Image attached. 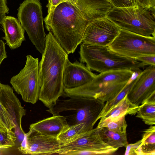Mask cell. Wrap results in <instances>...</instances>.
<instances>
[{"instance_id":"52a82bcc","label":"cell","mask_w":155,"mask_h":155,"mask_svg":"<svg viewBox=\"0 0 155 155\" xmlns=\"http://www.w3.org/2000/svg\"><path fill=\"white\" fill-rule=\"evenodd\" d=\"M18 10V19L21 25L37 50L42 54L45 48L46 35L40 2L38 0H26Z\"/></svg>"},{"instance_id":"277c9868","label":"cell","mask_w":155,"mask_h":155,"mask_svg":"<svg viewBox=\"0 0 155 155\" xmlns=\"http://www.w3.org/2000/svg\"><path fill=\"white\" fill-rule=\"evenodd\" d=\"M79 51L81 62L85 63L91 70L100 73L119 70H131L135 72L147 65L136 59L114 52L109 45L101 46L81 43Z\"/></svg>"},{"instance_id":"6da1fadb","label":"cell","mask_w":155,"mask_h":155,"mask_svg":"<svg viewBox=\"0 0 155 155\" xmlns=\"http://www.w3.org/2000/svg\"><path fill=\"white\" fill-rule=\"evenodd\" d=\"M39 63V100L48 109L64 94L62 78L68 54L50 32L46 35L45 50Z\"/></svg>"},{"instance_id":"d6a6232c","label":"cell","mask_w":155,"mask_h":155,"mask_svg":"<svg viewBox=\"0 0 155 155\" xmlns=\"http://www.w3.org/2000/svg\"><path fill=\"white\" fill-rule=\"evenodd\" d=\"M7 57L5 44L2 40H0V66L3 60Z\"/></svg>"},{"instance_id":"5bb4252c","label":"cell","mask_w":155,"mask_h":155,"mask_svg":"<svg viewBox=\"0 0 155 155\" xmlns=\"http://www.w3.org/2000/svg\"><path fill=\"white\" fill-rule=\"evenodd\" d=\"M0 102L7 112L16 132L24 136L25 133L21 126L23 117L26 110L14 93L12 87L8 84H1Z\"/></svg>"},{"instance_id":"1f68e13d","label":"cell","mask_w":155,"mask_h":155,"mask_svg":"<svg viewBox=\"0 0 155 155\" xmlns=\"http://www.w3.org/2000/svg\"><path fill=\"white\" fill-rule=\"evenodd\" d=\"M138 5L143 7L151 8L155 7V0H136Z\"/></svg>"},{"instance_id":"74e56055","label":"cell","mask_w":155,"mask_h":155,"mask_svg":"<svg viewBox=\"0 0 155 155\" xmlns=\"http://www.w3.org/2000/svg\"><path fill=\"white\" fill-rule=\"evenodd\" d=\"M1 83H0V93L1 92Z\"/></svg>"},{"instance_id":"5b68a950","label":"cell","mask_w":155,"mask_h":155,"mask_svg":"<svg viewBox=\"0 0 155 155\" xmlns=\"http://www.w3.org/2000/svg\"><path fill=\"white\" fill-rule=\"evenodd\" d=\"M57 101L56 104L47 111L53 115L61 112L71 111L65 116L69 125L84 124L89 130L93 128L105 102L98 99L82 97H69Z\"/></svg>"},{"instance_id":"484cf974","label":"cell","mask_w":155,"mask_h":155,"mask_svg":"<svg viewBox=\"0 0 155 155\" xmlns=\"http://www.w3.org/2000/svg\"><path fill=\"white\" fill-rule=\"evenodd\" d=\"M127 127L125 116H124L118 119L109 122L104 124L101 127H106L113 131L123 133H126Z\"/></svg>"},{"instance_id":"7c38bea8","label":"cell","mask_w":155,"mask_h":155,"mask_svg":"<svg viewBox=\"0 0 155 155\" xmlns=\"http://www.w3.org/2000/svg\"><path fill=\"white\" fill-rule=\"evenodd\" d=\"M62 144L57 137L42 135L29 130L24 135L19 151L22 154H58Z\"/></svg>"},{"instance_id":"d6986e66","label":"cell","mask_w":155,"mask_h":155,"mask_svg":"<svg viewBox=\"0 0 155 155\" xmlns=\"http://www.w3.org/2000/svg\"><path fill=\"white\" fill-rule=\"evenodd\" d=\"M140 107V105L132 103L128 99L127 94L105 115L100 119L97 127L101 128L104 124L127 114L135 115Z\"/></svg>"},{"instance_id":"ba28073f","label":"cell","mask_w":155,"mask_h":155,"mask_svg":"<svg viewBox=\"0 0 155 155\" xmlns=\"http://www.w3.org/2000/svg\"><path fill=\"white\" fill-rule=\"evenodd\" d=\"M10 82L24 101L35 104L39 99L40 88L38 59L30 55H27L24 67L17 74L12 76Z\"/></svg>"},{"instance_id":"2e32d148","label":"cell","mask_w":155,"mask_h":155,"mask_svg":"<svg viewBox=\"0 0 155 155\" xmlns=\"http://www.w3.org/2000/svg\"><path fill=\"white\" fill-rule=\"evenodd\" d=\"M77 7L85 19L90 22L107 17L114 7L110 0H78Z\"/></svg>"},{"instance_id":"f35d334b","label":"cell","mask_w":155,"mask_h":155,"mask_svg":"<svg viewBox=\"0 0 155 155\" xmlns=\"http://www.w3.org/2000/svg\"></svg>"},{"instance_id":"3957f363","label":"cell","mask_w":155,"mask_h":155,"mask_svg":"<svg viewBox=\"0 0 155 155\" xmlns=\"http://www.w3.org/2000/svg\"><path fill=\"white\" fill-rule=\"evenodd\" d=\"M135 73L131 70H125L100 73L83 85L64 89V94L68 97L94 98L105 102L118 95Z\"/></svg>"},{"instance_id":"d4e9b609","label":"cell","mask_w":155,"mask_h":155,"mask_svg":"<svg viewBox=\"0 0 155 155\" xmlns=\"http://www.w3.org/2000/svg\"><path fill=\"white\" fill-rule=\"evenodd\" d=\"M17 138L12 130H0V150L15 146Z\"/></svg>"},{"instance_id":"603a6c76","label":"cell","mask_w":155,"mask_h":155,"mask_svg":"<svg viewBox=\"0 0 155 155\" xmlns=\"http://www.w3.org/2000/svg\"><path fill=\"white\" fill-rule=\"evenodd\" d=\"M89 130L83 124L69 125L57 137L62 144L70 142L82 134Z\"/></svg>"},{"instance_id":"4fadbf2b","label":"cell","mask_w":155,"mask_h":155,"mask_svg":"<svg viewBox=\"0 0 155 155\" xmlns=\"http://www.w3.org/2000/svg\"><path fill=\"white\" fill-rule=\"evenodd\" d=\"M127 95L132 103L137 105L155 98V65H149L135 78Z\"/></svg>"},{"instance_id":"4316f807","label":"cell","mask_w":155,"mask_h":155,"mask_svg":"<svg viewBox=\"0 0 155 155\" xmlns=\"http://www.w3.org/2000/svg\"><path fill=\"white\" fill-rule=\"evenodd\" d=\"M0 119L7 130H12L15 128L7 112L0 102Z\"/></svg>"},{"instance_id":"83f0119b","label":"cell","mask_w":155,"mask_h":155,"mask_svg":"<svg viewBox=\"0 0 155 155\" xmlns=\"http://www.w3.org/2000/svg\"><path fill=\"white\" fill-rule=\"evenodd\" d=\"M114 7L125 8L134 6L137 5L136 0H110Z\"/></svg>"},{"instance_id":"9c48e42d","label":"cell","mask_w":155,"mask_h":155,"mask_svg":"<svg viewBox=\"0 0 155 155\" xmlns=\"http://www.w3.org/2000/svg\"><path fill=\"white\" fill-rule=\"evenodd\" d=\"M114 52L134 59L145 55H155V36H145L120 29L109 45Z\"/></svg>"},{"instance_id":"4dcf8cb0","label":"cell","mask_w":155,"mask_h":155,"mask_svg":"<svg viewBox=\"0 0 155 155\" xmlns=\"http://www.w3.org/2000/svg\"><path fill=\"white\" fill-rule=\"evenodd\" d=\"M66 2L65 0H48L47 5L48 14L54 10L59 5Z\"/></svg>"},{"instance_id":"ffe728a7","label":"cell","mask_w":155,"mask_h":155,"mask_svg":"<svg viewBox=\"0 0 155 155\" xmlns=\"http://www.w3.org/2000/svg\"><path fill=\"white\" fill-rule=\"evenodd\" d=\"M137 155H155V127L152 125L143 132Z\"/></svg>"},{"instance_id":"7402d4cb","label":"cell","mask_w":155,"mask_h":155,"mask_svg":"<svg viewBox=\"0 0 155 155\" xmlns=\"http://www.w3.org/2000/svg\"><path fill=\"white\" fill-rule=\"evenodd\" d=\"M136 117L142 119L146 124H155V98L149 99L140 105Z\"/></svg>"},{"instance_id":"7a4b0ae2","label":"cell","mask_w":155,"mask_h":155,"mask_svg":"<svg viewBox=\"0 0 155 155\" xmlns=\"http://www.w3.org/2000/svg\"><path fill=\"white\" fill-rule=\"evenodd\" d=\"M44 21L51 32L68 54L73 53L82 42L84 34L89 22L78 8L66 2L59 5Z\"/></svg>"},{"instance_id":"8fae6325","label":"cell","mask_w":155,"mask_h":155,"mask_svg":"<svg viewBox=\"0 0 155 155\" xmlns=\"http://www.w3.org/2000/svg\"><path fill=\"white\" fill-rule=\"evenodd\" d=\"M120 29L107 17L93 20L85 30L82 42L109 45L118 35Z\"/></svg>"},{"instance_id":"9a60e30c","label":"cell","mask_w":155,"mask_h":155,"mask_svg":"<svg viewBox=\"0 0 155 155\" xmlns=\"http://www.w3.org/2000/svg\"><path fill=\"white\" fill-rule=\"evenodd\" d=\"M96 75L83 63L77 60L72 63L68 59L65 63L63 72L64 89L81 86L90 81Z\"/></svg>"},{"instance_id":"ac0fdd59","label":"cell","mask_w":155,"mask_h":155,"mask_svg":"<svg viewBox=\"0 0 155 155\" xmlns=\"http://www.w3.org/2000/svg\"><path fill=\"white\" fill-rule=\"evenodd\" d=\"M5 36L2 38L10 48L13 50L19 47L25 40V30L18 19L5 16L1 24Z\"/></svg>"},{"instance_id":"8d00e7d4","label":"cell","mask_w":155,"mask_h":155,"mask_svg":"<svg viewBox=\"0 0 155 155\" xmlns=\"http://www.w3.org/2000/svg\"><path fill=\"white\" fill-rule=\"evenodd\" d=\"M0 130H8L5 127V126L0 119Z\"/></svg>"},{"instance_id":"30bf717a","label":"cell","mask_w":155,"mask_h":155,"mask_svg":"<svg viewBox=\"0 0 155 155\" xmlns=\"http://www.w3.org/2000/svg\"><path fill=\"white\" fill-rule=\"evenodd\" d=\"M102 140L97 127L80 135L72 141L62 144L59 155H109L118 150Z\"/></svg>"},{"instance_id":"d590c367","label":"cell","mask_w":155,"mask_h":155,"mask_svg":"<svg viewBox=\"0 0 155 155\" xmlns=\"http://www.w3.org/2000/svg\"><path fill=\"white\" fill-rule=\"evenodd\" d=\"M66 2H68L73 5L77 7L78 0H65Z\"/></svg>"},{"instance_id":"f1b7e54d","label":"cell","mask_w":155,"mask_h":155,"mask_svg":"<svg viewBox=\"0 0 155 155\" xmlns=\"http://www.w3.org/2000/svg\"><path fill=\"white\" fill-rule=\"evenodd\" d=\"M141 143L140 140L134 143L127 144L125 152V155H137L138 147Z\"/></svg>"},{"instance_id":"836d02e7","label":"cell","mask_w":155,"mask_h":155,"mask_svg":"<svg viewBox=\"0 0 155 155\" xmlns=\"http://www.w3.org/2000/svg\"><path fill=\"white\" fill-rule=\"evenodd\" d=\"M8 9L0 7V24H1L3 19L6 16V14H8Z\"/></svg>"},{"instance_id":"f546056e","label":"cell","mask_w":155,"mask_h":155,"mask_svg":"<svg viewBox=\"0 0 155 155\" xmlns=\"http://www.w3.org/2000/svg\"><path fill=\"white\" fill-rule=\"evenodd\" d=\"M155 55H145L139 56L135 59L147 65H155Z\"/></svg>"},{"instance_id":"44dd1931","label":"cell","mask_w":155,"mask_h":155,"mask_svg":"<svg viewBox=\"0 0 155 155\" xmlns=\"http://www.w3.org/2000/svg\"><path fill=\"white\" fill-rule=\"evenodd\" d=\"M99 128L102 140L108 145L118 149L126 147L127 145L126 133H120L113 131L106 127Z\"/></svg>"},{"instance_id":"e575fe53","label":"cell","mask_w":155,"mask_h":155,"mask_svg":"<svg viewBox=\"0 0 155 155\" xmlns=\"http://www.w3.org/2000/svg\"><path fill=\"white\" fill-rule=\"evenodd\" d=\"M7 1V0H0V7L8 8Z\"/></svg>"},{"instance_id":"e0dca14e","label":"cell","mask_w":155,"mask_h":155,"mask_svg":"<svg viewBox=\"0 0 155 155\" xmlns=\"http://www.w3.org/2000/svg\"><path fill=\"white\" fill-rule=\"evenodd\" d=\"M69 126L66 117L59 114L30 124L29 130L44 135L57 137Z\"/></svg>"},{"instance_id":"8992f818","label":"cell","mask_w":155,"mask_h":155,"mask_svg":"<svg viewBox=\"0 0 155 155\" xmlns=\"http://www.w3.org/2000/svg\"><path fill=\"white\" fill-rule=\"evenodd\" d=\"M155 7L139 5L125 8L114 7L107 17L122 29L141 35H155Z\"/></svg>"},{"instance_id":"cb8c5ba5","label":"cell","mask_w":155,"mask_h":155,"mask_svg":"<svg viewBox=\"0 0 155 155\" xmlns=\"http://www.w3.org/2000/svg\"><path fill=\"white\" fill-rule=\"evenodd\" d=\"M135 78L130 80L122 91L117 96L112 99L107 101L104 104L98 118V120L105 115L127 94L134 83Z\"/></svg>"}]
</instances>
